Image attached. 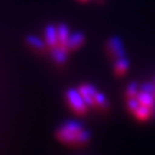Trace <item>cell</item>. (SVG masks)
Segmentation results:
<instances>
[{
    "label": "cell",
    "mask_w": 155,
    "mask_h": 155,
    "mask_svg": "<svg viewBox=\"0 0 155 155\" xmlns=\"http://www.w3.org/2000/svg\"><path fill=\"white\" fill-rule=\"evenodd\" d=\"M84 37L81 33L69 35L64 25H51L46 29V41L53 48V58L56 62H64L67 52L83 44Z\"/></svg>",
    "instance_id": "1"
},
{
    "label": "cell",
    "mask_w": 155,
    "mask_h": 155,
    "mask_svg": "<svg viewBox=\"0 0 155 155\" xmlns=\"http://www.w3.org/2000/svg\"><path fill=\"white\" fill-rule=\"evenodd\" d=\"M155 87L153 85H144L138 89L136 84H131L127 89L129 108L133 111L134 116L139 120H146L153 111L155 107Z\"/></svg>",
    "instance_id": "2"
},
{
    "label": "cell",
    "mask_w": 155,
    "mask_h": 155,
    "mask_svg": "<svg viewBox=\"0 0 155 155\" xmlns=\"http://www.w3.org/2000/svg\"><path fill=\"white\" fill-rule=\"evenodd\" d=\"M56 136L63 144L70 146L85 145L90 139L89 132L79 123L75 121H69L62 124L58 130Z\"/></svg>",
    "instance_id": "3"
},
{
    "label": "cell",
    "mask_w": 155,
    "mask_h": 155,
    "mask_svg": "<svg viewBox=\"0 0 155 155\" xmlns=\"http://www.w3.org/2000/svg\"><path fill=\"white\" fill-rule=\"evenodd\" d=\"M78 92L81 93V95L83 97L84 101L86 105H90L92 107H95V108H107L108 106V102L106 100L105 95L99 92L98 90L95 89L92 85H82Z\"/></svg>",
    "instance_id": "4"
},
{
    "label": "cell",
    "mask_w": 155,
    "mask_h": 155,
    "mask_svg": "<svg viewBox=\"0 0 155 155\" xmlns=\"http://www.w3.org/2000/svg\"><path fill=\"white\" fill-rule=\"evenodd\" d=\"M67 100L69 102V105L75 111H77L79 114H83L86 110V104L84 101L83 97L81 93L76 90H70L67 93Z\"/></svg>",
    "instance_id": "5"
}]
</instances>
